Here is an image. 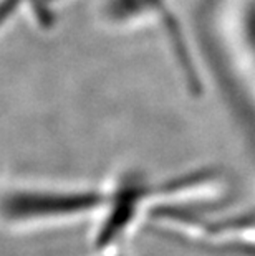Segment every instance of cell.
I'll return each mask as SVG.
<instances>
[{"label": "cell", "mask_w": 255, "mask_h": 256, "mask_svg": "<svg viewBox=\"0 0 255 256\" xmlns=\"http://www.w3.org/2000/svg\"><path fill=\"white\" fill-rule=\"evenodd\" d=\"M95 204V197L85 195H45V194H22L12 195L5 202V212L12 218H30V216H50L72 214L83 210V206Z\"/></svg>", "instance_id": "6da1fadb"}]
</instances>
